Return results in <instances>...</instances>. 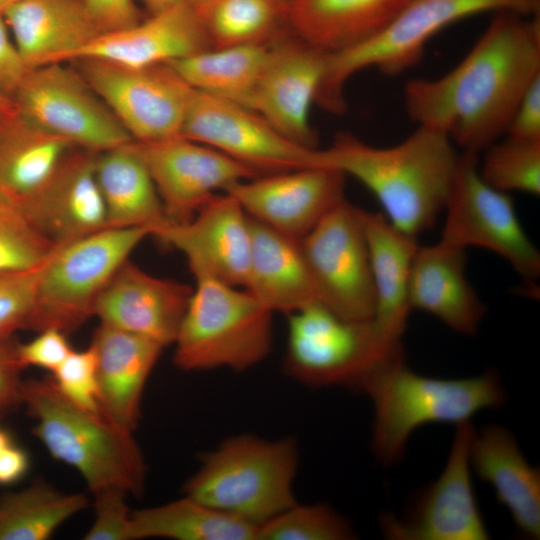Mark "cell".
Listing matches in <instances>:
<instances>
[{
  "instance_id": "30",
  "label": "cell",
  "mask_w": 540,
  "mask_h": 540,
  "mask_svg": "<svg viewBox=\"0 0 540 540\" xmlns=\"http://www.w3.org/2000/svg\"><path fill=\"white\" fill-rule=\"evenodd\" d=\"M73 148L16 107L0 117V187L9 201L22 205L32 198Z\"/></svg>"
},
{
  "instance_id": "47",
  "label": "cell",
  "mask_w": 540,
  "mask_h": 540,
  "mask_svg": "<svg viewBox=\"0 0 540 540\" xmlns=\"http://www.w3.org/2000/svg\"><path fill=\"white\" fill-rule=\"evenodd\" d=\"M27 454L13 444L0 453V484H10L19 480L28 470Z\"/></svg>"
},
{
  "instance_id": "24",
  "label": "cell",
  "mask_w": 540,
  "mask_h": 540,
  "mask_svg": "<svg viewBox=\"0 0 540 540\" xmlns=\"http://www.w3.org/2000/svg\"><path fill=\"white\" fill-rule=\"evenodd\" d=\"M409 302L455 332L474 335L486 306L466 276V249L438 241L419 246L413 259Z\"/></svg>"
},
{
  "instance_id": "15",
  "label": "cell",
  "mask_w": 540,
  "mask_h": 540,
  "mask_svg": "<svg viewBox=\"0 0 540 540\" xmlns=\"http://www.w3.org/2000/svg\"><path fill=\"white\" fill-rule=\"evenodd\" d=\"M456 426L449 456L440 476L422 490L405 514H384L383 535L392 540H487L490 538L474 493L470 421Z\"/></svg>"
},
{
  "instance_id": "34",
  "label": "cell",
  "mask_w": 540,
  "mask_h": 540,
  "mask_svg": "<svg viewBox=\"0 0 540 540\" xmlns=\"http://www.w3.org/2000/svg\"><path fill=\"white\" fill-rule=\"evenodd\" d=\"M288 0H210L196 9L211 48L272 44L287 34Z\"/></svg>"
},
{
  "instance_id": "40",
  "label": "cell",
  "mask_w": 540,
  "mask_h": 540,
  "mask_svg": "<svg viewBox=\"0 0 540 540\" xmlns=\"http://www.w3.org/2000/svg\"><path fill=\"white\" fill-rule=\"evenodd\" d=\"M53 375L54 385L68 400L90 413L102 415L97 361L91 345L81 351L72 350Z\"/></svg>"
},
{
  "instance_id": "39",
  "label": "cell",
  "mask_w": 540,
  "mask_h": 540,
  "mask_svg": "<svg viewBox=\"0 0 540 540\" xmlns=\"http://www.w3.org/2000/svg\"><path fill=\"white\" fill-rule=\"evenodd\" d=\"M47 260L30 270L0 273V340H11L16 331L29 328Z\"/></svg>"
},
{
  "instance_id": "49",
  "label": "cell",
  "mask_w": 540,
  "mask_h": 540,
  "mask_svg": "<svg viewBox=\"0 0 540 540\" xmlns=\"http://www.w3.org/2000/svg\"><path fill=\"white\" fill-rule=\"evenodd\" d=\"M14 109H15L14 102L9 98L0 95V117L10 113Z\"/></svg>"
},
{
  "instance_id": "43",
  "label": "cell",
  "mask_w": 540,
  "mask_h": 540,
  "mask_svg": "<svg viewBox=\"0 0 540 540\" xmlns=\"http://www.w3.org/2000/svg\"><path fill=\"white\" fill-rule=\"evenodd\" d=\"M99 33L133 26L143 18L134 0H80Z\"/></svg>"
},
{
  "instance_id": "48",
  "label": "cell",
  "mask_w": 540,
  "mask_h": 540,
  "mask_svg": "<svg viewBox=\"0 0 540 540\" xmlns=\"http://www.w3.org/2000/svg\"><path fill=\"white\" fill-rule=\"evenodd\" d=\"M188 0H141L149 15L170 9Z\"/></svg>"
},
{
  "instance_id": "19",
  "label": "cell",
  "mask_w": 540,
  "mask_h": 540,
  "mask_svg": "<svg viewBox=\"0 0 540 540\" xmlns=\"http://www.w3.org/2000/svg\"><path fill=\"white\" fill-rule=\"evenodd\" d=\"M326 55L291 31L275 40L249 106L279 133L309 148H318L309 111L324 76Z\"/></svg>"
},
{
  "instance_id": "28",
  "label": "cell",
  "mask_w": 540,
  "mask_h": 540,
  "mask_svg": "<svg viewBox=\"0 0 540 540\" xmlns=\"http://www.w3.org/2000/svg\"><path fill=\"white\" fill-rule=\"evenodd\" d=\"M410 0H288L290 31L308 45L333 54L382 32Z\"/></svg>"
},
{
  "instance_id": "37",
  "label": "cell",
  "mask_w": 540,
  "mask_h": 540,
  "mask_svg": "<svg viewBox=\"0 0 540 540\" xmlns=\"http://www.w3.org/2000/svg\"><path fill=\"white\" fill-rule=\"evenodd\" d=\"M350 523L326 504L295 503L258 528L257 540H346Z\"/></svg>"
},
{
  "instance_id": "52",
  "label": "cell",
  "mask_w": 540,
  "mask_h": 540,
  "mask_svg": "<svg viewBox=\"0 0 540 540\" xmlns=\"http://www.w3.org/2000/svg\"><path fill=\"white\" fill-rule=\"evenodd\" d=\"M188 1L195 7V9H198L202 7L203 5H205L207 2H209L210 0H188Z\"/></svg>"
},
{
  "instance_id": "2",
  "label": "cell",
  "mask_w": 540,
  "mask_h": 540,
  "mask_svg": "<svg viewBox=\"0 0 540 540\" xmlns=\"http://www.w3.org/2000/svg\"><path fill=\"white\" fill-rule=\"evenodd\" d=\"M460 153L449 134L422 126L389 147L341 132L321 149V166L357 179L378 199L393 225L417 237L444 209Z\"/></svg>"
},
{
  "instance_id": "44",
  "label": "cell",
  "mask_w": 540,
  "mask_h": 540,
  "mask_svg": "<svg viewBox=\"0 0 540 540\" xmlns=\"http://www.w3.org/2000/svg\"><path fill=\"white\" fill-rule=\"evenodd\" d=\"M30 70L13 41L3 14H0V95L13 101Z\"/></svg>"
},
{
  "instance_id": "25",
  "label": "cell",
  "mask_w": 540,
  "mask_h": 540,
  "mask_svg": "<svg viewBox=\"0 0 540 540\" xmlns=\"http://www.w3.org/2000/svg\"><path fill=\"white\" fill-rule=\"evenodd\" d=\"M470 466L495 491L520 533L540 537V470L528 463L513 434L501 425L474 430Z\"/></svg>"
},
{
  "instance_id": "7",
  "label": "cell",
  "mask_w": 540,
  "mask_h": 540,
  "mask_svg": "<svg viewBox=\"0 0 540 540\" xmlns=\"http://www.w3.org/2000/svg\"><path fill=\"white\" fill-rule=\"evenodd\" d=\"M272 315L249 291L197 278L173 345L181 370L243 371L266 358Z\"/></svg>"
},
{
  "instance_id": "53",
  "label": "cell",
  "mask_w": 540,
  "mask_h": 540,
  "mask_svg": "<svg viewBox=\"0 0 540 540\" xmlns=\"http://www.w3.org/2000/svg\"><path fill=\"white\" fill-rule=\"evenodd\" d=\"M0 202H10L3 190L0 187Z\"/></svg>"
},
{
  "instance_id": "26",
  "label": "cell",
  "mask_w": 540,
  "mask_h": 540,
  "mask_svg": "<svg viewBox=\"0 0 540 540\" xmlns=\"http://www.w3.org/2000/svg\"><path fill=\"white\" fill-rule=\"evenodd\" d=\"M3 17L30 69L71 61L100 34L80 0H17Z\"/></svg>"
},
{
  "instance_id": "23",
  "label": "cell",
  "mask_w": 540,
  "mask_h": 540,
  "mask_svg": "<svg viewBox=\"0 0 540 540\" xmlns=\"http://www.w3.org/2000/svg\"><path fill=\"white\" fill-rule=\"evenodd\" d=\"M91 346L97 361L101 414L133 433L141 415L145 384L163 347L102 323L93 334Z\"/></svg>"
},
{
  "instance_id": "3",
  "label": "cell",
  "mask_w": 540,
  "mask_h": 540,
  "mask_svg": "<svg viewBox=\"0 0 540 540\" xmlns=\"http://www.w3.org/2000/svg\"><path fill=\"white\" fill-rule=\"evenodd\" d=\"M357 391L372 402V448L385 466L400 460L410 436L419 427L432 423L457 425L506 401L503 384L494 371L468 378L428 377L410 369L405 356L375 370Z\"/></svg>"
},
{
  "instance_id": "41",
  "label": "cell",
  "mask_w": 540,
  "mask_h": 540,
  "mask_svg": "<svg viewBox=\"0 0 540 540\" xmlns=\"http://www.w3.org/2000/svg\"><path fill=\"white\" fill-rule=\"evenodd\" d=\"M128 493L117 487L94 492L95 519L85 540H131Z\"/></svg>"
},
{
  "instance_id": "51",
  "label": "cell",
  "mask_w": 540,
  "mask_h": 540,
  "mask_svg": "<svg viewBox=\"0 0 540 540\" xmlns=\"http://www.w3.org/2000/svg\"><path fill=\"white\" fill-rule=\"evenodd\" d=\"M16 1L17 0H0V14H3L4 11Z\"/></svg>"
},
{
  "instance_id": "35",
  "label": "cell",
  "mask_w": 540,
  "mask_h": 540,
  "mask_svg": "<svg viewBox=\"0 0 540 540\" xmlns=\"http://www.w3.org/2000/svg\"><path fill=\"white\" fill-rule=\"evenodd\" d=\"M81 493H63L38 482L0 499V540H45L87 508Z\"/></svg>"
},
{
  "instance_id": "42",
  "label": "cell",
  "mask_w": 540,
  "mask_h": 540,
  "mask_svg": "<svg viewBox=\"0 0 540 540\" xmlns=\"http://www.w3.org/2000/svg\"><path fill=\"white\" fill-rule=\"evenodd\" d=\"M39 332L34 339L16 345L18 360L23 368L35 366L54 372L73 349L66 333L55 328Z\"/></svg>"
},
{
  "instance_id": "22",
  "label": "cell",
  "mask_w": 540,
  "mask_h": 540,
  "mask_svg": "<svg viewBox=\"0 0 540 540\" xmlns=\"http://www.w3.org/2000/svg\"><path fill=\"white\" fill-rule=\"evenodd\" d=\"M210 48L197 10L185 1L133 26L98 34L71 61L98 59L128 67H147Z\"/></svg>"
},
{
  "instance_id": "32",
  "label": "cell",
  "mask_w": 540,
  "mask_h": 540,
  "mask_svg": "<svg viewBox=\"0 0 540 540\" xmlns=\"http://www.w3.org/2000/svg\"><path fill=\"white\" fill-rule=\"evenodd\" d=\"M270 45L210 48L167 65L192 89L249 109Z\"/></svg>"
},
{
  "instance_id": "8",
  "label": "cell",
  "mask_w": 540,
  "mask_h": 540,
  "mask_svg": "<svg viewBox=\"0 0 540 540\" xmlns=\"http://www.w3.org/2000/svg\"><path fill=\"white\" fill-rule=\"evenodd\" d=\"M151 227H107L58 245L41 274L29 328L66 334L94 316L96 301Z\"/></svg>"
},
{
  "instance_id": "33",
  "label": "cell",
  "mask_w": 540,
  "mask_h": 540,
  "mask_svg": "<svg viewBox=\"0 0 540 540\" xmlns=\"http://www.w3.org/2000/svg\"><path fill=\"white\" fill-rule=\"evenodd\" d=\"M258 528L215 510L194 498H183L131 512V540H257Z\"/></svg>"
},
{
  "instance_id": "10",
  "label": "cell",
  "mask_w": 540,
  "mask_h": 540,
  "mask_svg": "<svg viewBox=\"0 0 540 540\" xmlns=\"http://www.w3.org/2000/svg\"><path fill=\"white\" fill-rule=\"evenodd\" d=\"M439 241L489 250L526 282L540 277V252L524 231L513 199L487 184L479 173V154L461 151L444 209Z\"/></svg>"
},
{
  "instance_id": "36",
  "label": "cell",
  "mask_w": 540,
  "mask_h": 540,
  "mask_svg": "<svg viewBox=\"0 0 540 540\" xmlns=\"http://www.w3.org/2000/svg\"><path fill=\"white\" fill-rule=\"evenodd\" d=\"M483 152L479 173L487 184L505 193L540 195V140L506 134Z\"/></svg>"
},
{
  "instance_id": "20",
  "label": "cell",
  "mask_w": 540,
  "mask_h": 540,
  "mask_svg": "<svg viewBox=\"0 0 540 540\" xmlns=\"http://www.w3.org/2000/svg\"><path fill=\"white\" fill-rule=\"evenodd\" d=\"M193 288L153 276L129 259L98 297L100 323L148 338L163 348L174 343Z\"/></svg>"
},
{
  "instance_id": "14",
  "label": "cell",
  "mask_w": 540,
  "mask_h": 540,
  "mask_svg": "<svg viewBox=\"0 0 540 540\" xmlns=\"http://www.w3.org/2000/svg\"><path fill=\"white\" fill-rule=\"evenodd\" d=\"M181 135L262 174L321 167V148L298 144L254 111L194 89Z\"/></svg>"
},
{
  "instance_id": "5",
  "label": "cell",
  "mask_w": 540,
  "mask_h": 540,
  "mask_svg": "<svg viewBox=\"0 0 540 540\" xmlns=\"http://www.w3.org/2000/svg\"><path fill=\"white\" fill-rule=\"evenodd\" d=\"M298 449L292 439L232 437L208 453L184 495L259 528L297 501Z\"/></svg>"
},
{
  "instance_id": "12",
  "label": "cell",
  "mask_w": 540,
  "mask_h": 540,
  "mask_svg": "<svg viewBox=\"0 0 540 540\" xmlns=\"http://www.w3.org/2000/svg\"><path fill=\"white\" fill-rule=\"evenodd\" d=\"M75 62L133 141L181 135L193 89L170 66L128 67L98 59Z\"/></svg>"
},
{
  "instance_id": "9",
  "label": "cell",
  "mask_w": 540,
  "mask_h": 540,
  "mask_svg": "<svg viewBox=\"0 0 540 540\" xmlns=\"http://www.w3.org/2000/svg\"><path fill=\"white\" fill-rule=\"evenodd\" d=\"M288 316L286 367L304 384L357 391L375 370L405 356L402 343L386 339L372 319L344 320L320 302Z\"/></svg>"
},
{
  "instance_id": "6",
  "label": "cell",
  "mask_w": 540,
  "mask_h": 540,
  "mask_svg": "<svg viewBox=\"0 0 540 540\" xmlns=\"http://www.w3.org/2000/svg\"><path fill=\"white\" fill-rule=\"evenodd\" d=\"M491 11L539 15L540 0H410L375 37L326 55L315 103L331 113L342 114L346 109L344 87L356 73L370 68L386 76L403 73L421 60L428 42L443 28Z\"/></svg>"
},
{
  "instance_id": "27",
  "label": "cell",
  "mask_w": 540,
  "mask_h": 540,
  "mask_svg": "<svg viewBox=\"0 0 540 540\" xmlns=\"http://www.w3.org/2000/svg\"><path fill=\"white\" fill-rule=\"evenodd\" d=\"M375 291L372 321L389 341L402 342L411 306L409 281L419 248L417 237L393 225L384 214L362 209Z\"/></svg>"
},
{
  "instance_id": "17",
  "label": "cell",
  "mask_w": 540,
  "mask_h": 540,
  "mask_svg": "<svg viewBox=\"0 0 540 540\" xmlns=\"http://www.w3.org/2000/svg\"><path fill=\"white\" fill-rule=\"evenodd\" d=\"M152 236L181 252L195 279L211 278L245 287L251 252L250 222L231 194H215L192 219L183 223L166 221Z\"/></svg>"
},
{
  "instance_id": "16",
  "label": "cell",
  "mask_w": 540,
  "mask_h": 540,
  "mask_svg": "<svg viewBox=\"0 0 540 540\" xmlns=\"http://www.w3.org/2000/svg\"><path fill=\"white\" fill-rule=\"evenodd\" d=\"M134 144L154 182L165 217L173 223L192 219L217 190L264 175L182 135Z\"/></svg>"
},
{
  "instance_id": "11",
  "label": "cell",
  "mask_w": 540,
  "mask_h": 540,
  "mask_svg": "<svg viewBox=\"0 0 540 540\" xmlns=\"http://www.w3.org/2000/svg\"><path fill=\"white\" fill-rule=\"evenodd\" d=\"M361 211L344 199L300 240L318 302L348 321L371 320L375 311Z\"/></svg>"
},
{
  "instance_id": "21",
  "label": "cell",
  "mask_w": 540,
  "mask_h": 540,
  "mask_svg": "<svg viewBox=\"0 0 540 540\" xmlns=\"http://www.w3.org/2000/svg\"><path fill=\"white\" fill-rule=\"evenodd\" d=\"M96 154L74 147L43 187L18 205L55 246L108 227L95 174Z\"/></svg>"
},
{
  "instance_id": "18",
  "label": "cell",
  "mask_w": 540,
  "mask_h": 540,
  "mask_svg": "<svg viewBox=\"0 0 540 540\" xmlns=\"http://www.w3.org/2000/svg\"><path fill=\"white\" fill-rule=\"evenodd\" d=\"M346 177L332 168H304L239 181L224 192L253 220L301 240L345 199Z\"/></svg>"
},
{
  "instance_id": "38",
  "label": "cell",
  "mask_w": 540,
  "mask_h": 540,
  "mask_svg": "<svg viewBox=\"0 0 540 540\" xmlns=\"http://www.w3.org/2000/svg\"><path fill=\"white\" fill-rule=\"evenodd\" d=\"M55 247L18 205L0 202V273L39 267Z\"/></svg>"
},
{
  "instance_id": "45",
  "label": "cell",
  "mask_w": 540,
  "mask_h": 540,
  "mask_svg": "<svg viewBox=\"0 0 540 540\" xmlns=\"http://www.w3.org/2000/svg\"><path fill=\"white\" fill-rule=\"evenodd\" d=\"M24 369L11 340H0V420L22 403Z\"/></svg>"
},
{
  "instance_id": "4",
  "label": "cell",
  "mask_w": 540,
  "mask_h": 540,
  "mask_svg": "<svg viewBox=\"0 0 540 540\" xmlns=\"http://www.w3.org/2000/svg\"><path fill=\"white\" fill-rule=\"evenodd\" d=\"M22 404L35 420L33 434L53 458L76 469L93 493L117 487L141 494L146 465L132 432L78 407L52 380L23 381Z\"/></svg>"
},
{
  "instance_id": "29",
  "label": "cell",
  "mask_w": 540,
  "mask_h": 540,
  "mask_svg": "<svg viewBox=\"0 0 540 540\" xmlns=\"http://www.w3.org/2000/svg\"><path fill=\"white\" fill-rule=\"evenodd\" d=\"M249 222L251 252L244 289L272 313L289 315L318 302L300 240L250 217Z\"/></svg>"
},
{
  "instance_id": "31",
  "label": "cell",
  "mask_w": 540,
  "mask_h": 540,
  "mask_svg": "<svg viewBox=\"0 0 540 540\" xmlns=\"http://www.w3.org/2000/svg\"><path fill=\"white\" fill-rule=\"evenodd\" d=\"M95 174L108 227H151L155 230L168 221L134 141L97 153Z\"/></svg>"
},
{
  "instance_id": "1",
  "label": "cell",
  "mask_w": 540,
  "mask_h": 540,
  "mask_svg": "<svg viewBox=\"0 0 540 540\" xmlns=\"http://www.w3.org/2000/svg\"><path fill=\"white\" fill-rule=\"evenodd\" d=\"M540 78V19L496 12L448 73L432 79L462 151L480 154L502 138L522 97Z\"/></svg>"
},
{
  "instance_id": "13",
  "label": "cell",
  "mask_w": 540,
  "mask_h": 540,
  "mask_svg": "<svg viewBox=\"0 0 540 540\" xmlns=\"http://www.w3.org/2000/svg\"><path fill=\"white\" fill-rule=\"evenodd\" d=\"M13 102L22 115L76 148L99 153L133 141L79 71L64 63L31 69Z\"/></svg>"
},
{
  "instance_id": "46",
  "label": "cell",
  "mask_w": 540,
  "mask_h": 540,
  "mask_svg": "<svg viewBox=\"0 0 540 540\" xmlns=\"http://www.w3.org/2000/svg\"><path fill=\"white\" fill-rule=\"evenodd\" d=\"M506 134L524 139L540 140V78L531 85L522 97Z\"/></svg>"
},
{
  "instance_id": "50",
  "label": "cell",
  "mask_w": 540,
  "mask_h": 540,
  "mask_svg": "<svg viewBox=\"0 0 540 540\" xmlns=\"http://www.w3.org/2000/svg\"><path fill=\"white\" fill-rule=\"evenodd\" d=\"M11 444L12 442L8 433L0 429V453Z\"/></svg>"
}]
</instances>
